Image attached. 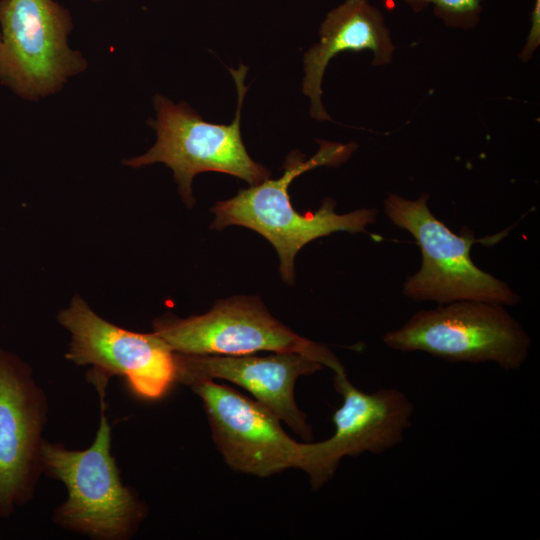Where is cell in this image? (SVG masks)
<instances>
[{
    "label": "cell",
    "instance_id": "obj_1",
    "mask_svg": "<svg viewBox=\"0 0 540 540\" xmlns=\"http://www.w3.org/2000/svg\"><path fill=\"white\" fill-rule=\"evenodd\" d=\"M318 143L319 150L308 160L299 150H292L285 159L280 178H268L241 189L233 198L219 201L211 208L215 214L211 228L221 230L239 225L266 238L278 253L283 280L290 285L295 279V257L307 243L338 231L363 232L377 217V210L366 208L338 214L335 201L330 198H326L315 212L302 214L294 209L288 193L292 180L319 166L339 165L356 148L354 143L323 140Z\"/></svg>",
    "mask_w": 540,
    "mask_h": 540
},
{
    "label": "cell",
    "instance_id": "obj_2",
    "mask_svg": "<svg viewBox=\"0 0 540 540\" xmlns=\"http://www.w3.org/2000/svg\"><path fill=\"white\" fill-rule=\"evenodd\" d=\"M248 67L229 68L237 88V109L231 124L206 122L184 101L174 104L162 95L154 96L156 119L149 120L157 140L145 154L124 161L132 167L161 162L172 169L180 195L188 207L194 204L192 180L196 174L214 171L233 175L250 185L263 182L271 172L255 162L243 144L240 120L248 89Z\"/></svg>",
    "mask_w": 540,
    "mask_h": 540
},
{
    "label": "cell",
    "instance_id": "obj_3",
    "mask_svg": "<svg viewBox=\"0 0 540 540\" xmlns=\"http://www.w3.org/2000/svg\"><path fill=\"white\" fill-rule=\"evenodd\" d=\"M101 400V420L94 443L84 451H71L60 444L42 441L43 468L61 480L67 501L56 511L57 521L76 531L100 539L129 535L140 520L142 507L132 491L123 486L110 454V425L105 416V374L91 371Z\"/></svg>",
    "mask_w": 540,
    "mask_h": 540
},
{
    "label": "cell",
    "instance_id": "obj_4",
    "mask_svg": "<svg viewBox=\"0 0 540 540\" xmlns=\"http://www.w3.org/2000/svg\"><path fill=\"white\" fill-rule=\"evenodd\" d=\"M427 202V194L410 200L391 193L384 199L387 217L414 237L422 254L421 268L406 279L403 293L414 301L516 304L519 295L507 283L472 261L470 249L479 242L473 233L467 230L461 235L454 234L432 214Z\"/></svg>",
    "mask_w": 540,
    "mask_h": 540
},
{
    "label": "cell",
    "instance_id": "obj_5",
    "mask_svg": "<svg viewBox=\"0 0 540 540\" xmlns=\"http://www.w3.org/2000/svg\"><path fill=\"white\" fill-rule=\"evenodd\" d=\"M391 349L422 351L451 362H493L505 370L526 361L530 337L503 305L460 300L415 313L383 336Z\"/></svg>",
    "mask_w": 540,
    "mask_h": 540
},
{
    "label": "cell",
    "instance_id": "obj_6",
    "mask_svg": "<svg viewBox=\"0 0 540 540\" xmlns=\"http://www.w3.org/2000/svg\"><path fill=\"white\" fill-rule=\"evenodd\" d=\"M0 79L30 100L59 91L86 68L69 48V12L54 0L0 1Z\"/></svg>",
    "mask_w": 540,
    "mask_h": 540
},
{
    "label": "cell",
    "instance_id": "obj_7",
    "mask_svg": "<svg viewBox=\"0 0 540 540\" xmlns=\"http://www.w3.org/2000/svg\"><path fill=\"white\" fill-rule=\"evenodd\" d=\"M154 333L178 353L238 356L260 351L296 352L335 374L345 373L327 347L293 332L256 297L235 296L218 301L203 315L157 319Z\"/></svg>",
    "mask_w": 540,
    "mask_h": 540
},
{
    "label": "cell",
    "instance_id": "obj_8",
    "mask_svg": "<svg viewBox=\"0 0 540 540\" xmlns=\"http://www.w3.org/2000/svg\"><path fill=\"white\" fill-rule=\"evenodd\" d=\"M58 319L72 335L66 357L75 364L124 377L131 390L145 399L162 397L176 381L175 352L155 333L115 326L96 315L79 296Z\"/></svg>",
    "mask_w": 540,
    "mask_h": 540
},
{
    "label": "cell",
    "instance_id": "obj_9",
    "mask_svg": "<svg viewBox=\"0 0 540 540\" xmlns=\"http://www.w3.org/2000/svg\"><path fill=\"white\" fill-rule=\"evenodd\" d=\"M190 386L203 402L215 445L233 470L267 477L301 469L305 443L294 441L268 408L210 379Z\"/></svg>",
    "mask_w": 540,
    "mask_h": 540
},
{
    "label": "cell",
    "instance_id": "obj_10",
    "mask_svg": "<svg viewBox=\"0 0 540 540\" xmlns=\"http://www.w3.org/2000/svg\"><path fill=\"white\" fill-rule=\"evenodd\" d=\"M334 387L342 397L332 417L334 433L304 447L301 469L308 474L313 489L333 477L342 458L365 452L381 454L399 444L413 415V404L397 389L366 393L357 389L345 373L335 374Z\"/></svg>",
    "mask_w": 540,
    "mask_h": 540
},
{
    "label": "cell",
    "instance_id": "obj_11",
    "mask_svg": "<svg viewBox=\"0 0 540 540\" xmlns=\"http://www.w3.org/2000/svg\"><path fill=\"white\" fill-rule=\"evenodd\" d=\"M176 381L187 385L206 379H223L250 392L304 440L312 431L294 398L300 376L313 374L323 365L296 352H274L268 356L194 355L175 352Z\"/></svg>",
    "mask_w": 540,
    "mask_h": 540
},
{
    "label": "cell",
    "instance_id": "obj_12",
    "mask_svg": "<svg viewBox=\"0 0 540 540\" xmlns=\"http://www.w3.org/2000/svg\"><path fill=\"white\" fill-rule=\"evenodd\" d=\"M45 400L28 369L0 351V514L27 498L41 465Z\"/></svg>",
    "mask_w": 540,
    "mask_h": 540
},
{
    "label": "cell",
    "instance_id": "obj_13",
    "mask_svg": "<svg viewBox=\"0 0 540 540\" xmlns=\"http://www.w3.org/2000/svg\"><path fill=\"white\" fill-rule=\"evenodd\" d=\"M320 41L304 55L303 93L310 99V115L316 120H331L321 102L322 78L330 60L344 51L373 53L372 64L392 62L396 46L382 13L368 0H345L331 10L320 30Z\"/></svg>",
    "mask_w": 540,
    "mask_h": 540
},
{
    "label": "cell",
    "instance_id": "obj_14",
    "mask_svg": "<svg viewBox=\"0 0 540 540\" xmlns=\"http://www.w3.org/2000/svg\"><path fill=\"white\" fill-rule=\"evenodd\" d=\"M414 12L433 5L434 14L447 26L473 29L480 20V0H403Z\"/></svg>",
    "mask_w": 540,
    "mask_h": 540
},
{
    "label": "cell",
    "instance_id": "obj_15",
    "mask_svg": "<svg viewBox=\"0 0 540 540\" xmlns=\"http://www.w3.org/2000/svg\"><path fill=\"white\" fill-rule=\"evenodd\" d=\"M540 45V0H535L531 14V28L528 33L527 41L519 55L523 62L531 59L532 55Z\"/></svg>",
    "mask_w": 540,
    "mask_h": 540
},
{
    "label": "cell",
    "instance_id": "obj_16",
    "mask_svg": "<svg viewBox=\"0 0 540 540\" xmlns=\"http://www.w3.org/2000/svg\"><path fill=\"white\" fill-rule=\"evenodd\" d=\"M93 1H95V2H100V1H104V0H93Z\"/></svg>",
    "mask_w": 540,
    "mask_h": 540
}]
</instances>
